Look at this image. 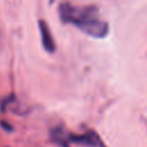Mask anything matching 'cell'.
Here are the masks:
<instances>
[{
  "label": "cell",
  "instance_id": "277c9868",
  "mask_svg": "<svg viewBox=\"0 0 147 147\" xmlns=\"http://www.w3.org/2000/svg\"><path fill=\"white\" fill-rule=\"evenodd\" d=\"M1 125H2V127H6V130H9V131L11 130V126H10V125H8L6 122H5V123H3V122H1Z\"/></svg>",
  "mask_w": 147,
  "mask_h": 147
},
{
  "label": "cell",
  "instance_id": "7a4b0ae2",
  "mask_svg": "<svg viewBox=\"0 0 147 147\" xmlns=\"http://www.w3.org/2000/svg\"><path fill=\"white\" fill-rule=\"evenodd\" d=\"M68 139L76 144L88 147H106L105 142L94 131H87L83 134H70L68 136Z\"/></svg>",
  "mask_w": 147,
  "mask_h": 147
},
{
  "label": "cell",
  "instance_id": "6da1fadb",
  "mask_svg": "<svg viewBox=\"0 0 147 147\" xmlns=\"http://www.w3.org/2000/svg\"><path fill=\"white\" fill-rule=\"evenodd\" d=\"M59 15L62 22L74 24L84 33L94 38H105L109 32V25L100 17L95 6H77L62 2L59 6Z\"/></svg>",
  "mask_w": 147,
  "mask_h": 147
},
{
  "label": "cell",
  "instance_id": "3957f363",
  "mask_svg": "<svg viewBox=\"0 0 147 147\" xmlns=\"http://www.w3.org/2000/svg\"><path fill=\"white\" fill-rule=\"evenodd\" d=\"M38 25H39V31L41 36V42L45 51H47L48 53H53L55 51V41L52 37V32L49 30L48 24L44 20H39Z\"/></svg>",
  "mask_w": 147,
  "mask_h": 147
}]
</instances>
